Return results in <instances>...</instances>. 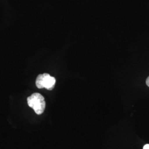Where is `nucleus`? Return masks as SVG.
Instances as JSON below:
<instances>
[{"label":"nucleus","instance_id":"f257e3e1","mask_svg":"<svg viewBox=\"0 0 149 149\" xmlns=\"http://www.w3.org/2000/svg\"><path fill=\"white\" fill-rule=\"evenodd\" d=\"M28 106L32 108L38 115L42 114L45 108V101L44 98L39 93H34L27 98Z\"/></svg>","mask_w":149,"mask_h":149},{"label":"nucleus","instance_id":"f03ea898","mask_svg":"<svg viewBox=\"0 0 149 149\" xmlns=\"http://www.w3.org/2000/svg\"><path fill=\"white\" fill-rule=\"evenodd\" d=\"M55 79L47 73L38 76L36 84L38 88H45L48 90H52L55 85Z\"/></svg>","mask_w":149,"mask_h":149},{"label":"nucleus","instance_id":"7ed1b4c3","mask_svg":"<svg viewBox=\"0 0 149 149\" xmlns=\"http://www.w3.org/2000/svg\"><path fill=\"white\" fill-rule=\"evenodd\" d=\"M143 149H149V144L145 145Z\"/></svg>","mask_w":149,"mask_h":149},{"label":"nucleus","instance_id":"20e7f679","mask_svg":"<svg viewBox=\"0 0 149 149\" xmlns=\"http://www.w3.org/2000/svg\"><path fill=\"white\" fill-rule=\"evenodd\" d=\"M146 84L147 86L149 87V76L147 78L146 80Z\"/></svg>","mask_w":149,"mask_h":149}]
</instances>
